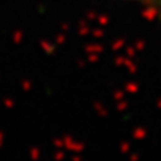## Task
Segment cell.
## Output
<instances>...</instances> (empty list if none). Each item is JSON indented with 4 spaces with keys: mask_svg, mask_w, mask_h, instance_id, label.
I'll return each instance as SVG.
<instances>
[{
    "mask_svg": "<svg viewBox=\"0 0 161 161\" xmlns=\"http://www.w3.org/2000/svg\"><path fill=\"white\" fill-rule=\"evenodd\" d=\"M2 143H3V134L0 133V146H2Z\"/></svg>",
    "mask_w": 161,
    "mask_h": 161,
    "instance_id": "2",
    "label": "cell"
},
{
    "mask_svg": "<svg viewBox=\"0 0 161 161\" xmlns=\"http://www.w3.org/2000/svg\"><path fill=\"white\" fill-rule=\"evenodd\" d=\"M12 104H14V102H12V100H9V98H8V100H5V106H6V108H11Z\"/></svg>",
    "mask_w": 161,
    "mask_h": 161,
    "instance_id": "1",
    "label": "cell"
}]
</instances>
